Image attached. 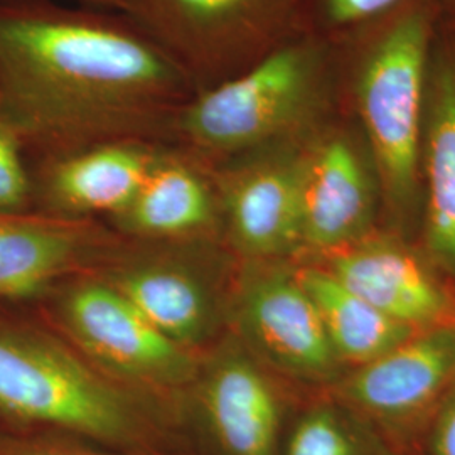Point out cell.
<instances>
[{"label":"cell","mask_w":455,"mask_h":455,"mask_svg":"<svg viewBox=\"0 0 455 455\" xmlns=\"http://www.w3.org/2000/svg\"><path fill=\"white\" fill-rule=\"evenodd\" d=\"M73 2L82 4V5H90V7H97V9L116 11V12L125 11V0H73Z\"/></svg>","instance_id":"obj_24"},{"label":"cell","mask_w":455,"mask_h":455,"mask_svg":"<svg viewBox=\"0 0 455 455\" xmlns=\"http://www.w3.org/2000/svg\"><path fill=\"white\" fill-rule=\"evenodd\" d=\"M0 455H131L90 442L43 434L0 430Z\"/></svg>","instance_id":"obj_22"},{"label":"cell","mask_w":455,"mask_h":455,"mask_svg":"<svg viewBox=\"0 0 455 455\" xmlns=\"http://www.w3.org/2000/svg\"><path fill=\"white\" fill-rule=\"evenodd\" d=\"M455 383V324L419 331L332 385L334 398L371 427L405 432L428 420Z\"/></svg>","instance_id":"obj_12"},{"label":"cell","mask_w":455,"mask_h":455,"mask_svg":"<svg viewBox=\"0 0 455 455\" xmlns=\"http://www.w3.org/2000/svg\"><path fill=\"white\" fill-rule=\"evenodd\" d=\"M420 221L428 261L455 276V39L442 24L425 86Z\"/></svg>","instance_id":"obj_17"},{"label":"cell","mask_w":455,"mask_h":455,"mask_svg":"<svg viewBox=\"0 0 455 455\" xmlns=\"http://www.w3.org/2000/svg\"><path fill=\"white\" fill-rule=\"evenodd\" d=\"M297 272L344 368L366 364L419 332L374 309L319 265H302Z\"/></svg>","instance_id":"obj_18"},{"label":"cell","mask_w":455,"mask_h":455,"mask_svg":"<svg viewBox=\"0 0 455 455\" xmlns=\"http://www.w3.org/2000/svg\"><path fill=\"white\" fill-rule=\"evenodd\" d=\"M110 221L139 242H210L223 235L212 165L164 144L131 203Z\"/></svg>","instance_id":"obj_15"},{"label":"cell","mask_w":455,"mask_h":455,"mask_svg":"<svg viewBox=\"0 0 455 455\" xmlns=\"http://www.w3.org/2000/svg\"><path fill=\"white\" fill-rule=\"evenodd\" d=\"M440 24H442V28H445L449 33L452 34L455 39V16L440 17Z\"/></svg>","instance_id":"obj_26"},{"label":"cell","mask_w":455,"mask_h":455,"mask_svg":"<svg viewBox=\"0 0 455 455\" xmlns=\"http://www.w3.org/2000/svg\"><path fill=\"white\" fill-rule=\"evenodd\" d=\"M341 108L339 48L304 33L242 75L196 93L176 116L169 144L214 165L304 140Z\"/></svg>","instance_id":"obj_4"},{"label":"cell","mask_w":455,"mask_h":455,"mask_svg":"<svg viewBox=\"0 0 455 455\" xmlns=\"http://www.w3.org/2000/svg\"><path fill=\"white\" fill-rule=\"evenodd\" d=\"M383 212L373 156L341 108L302 148L300 253L324 259L370 236Z\"/></svg>","instance_id":"obj_8"},{"label":"cell","mask_w":455,"mask_h":455,"mask_svg":"<svg viewBox=\"0 0 455 455\" xmlns=\"http://www.w3.org/2000/svg\"><path fill=\"white\" fill-rule=\"evenodd\" d=\"M169 403L100 371L44 327L0 315V430L43 432L131 455H174Z\"/></svg>","instance_id":"obj_2"},{"label":"cell","mask_w":455,"mask_h":455,"mask_svg":"<svg viewBox=\"0 0 455 455\" xmlns=\"http://www.w3.org/2000/svg\"><path fill=\"white\" fill-rule=\"evenodd\" d=\"M227 325L272 373L329 387L346 373L289 260H243L229 285Z\"/></svg>","instance_id":"obj_7"},{"label":"cell","mask_w":455,"mask_h":455,"mask_svg":"<svg viewBox=\"0 0 455 455\" xmlns=\"http://www.w3.org/2000/svg\"><path fill=\"white\" fill-rule=\"evenodd\" d=\"M435 0H405L390 14L336 43L342 110L373 156L383 212L407 229L422 216V139L430 51L439 29Z\"/></svg>","instance_id":"obj_3"},{"label":"cell","mask_w":455,"mask_h":455,"mask_svg":"<svg viewBox=\"0 0 455 455\" xmlns=\"http://www.w3.org/2000/svg\"><path fill=\"white\" fill-rule=\"evenodd\" d=\"M0 95L33 157L108 140L169 144L196 90L124 12L0 0Z\"/></svg>","instance_id":"obj_1"},{"label":"cell","mask_w":455,"mask_h":455,"mask_svg":"<svg viewBox=\"0 0 455 455\" xmlns=\"http://www.w3.org/2000/svg\"><path fill=\"white\" fill-rule=\"evenodd\" d=\"M51 293L61 336L100 371L163 400L195 385L201 356L167 338L100 276L68 278Z\"/></svg>","instance_id":"obj_6"},{"label":"cell","mask_w":455,"mask_h":455,"mask_svg":"<svg viewBox=\"0 0 455 455\" xmlns=\"http://www.w3.org/2000/svg\"><path fill=\"white\" fill-rule=\"evenodd\" d=\"M191 420L212 455H282L285 400L267 370L231 332L201 358Z\"/></svg>","instance_id":"obj_11"},{"label":"cell","mask_w":455,"mask_h":455,"mask_svg":"<svg viewBox=\"0 0 455 455\" xmlns=\"http://www.w3.org/2000/svg\"><path fill=\"white\" fill-rule=\"evenodd\" d=\"M347 291L413 331L455 324L452 295L430 261L396 235L376 233L323 259Z\"/></svg>","instance_id":"obj_14"},{"label":"cell","mask_w":455,"mask_h":455,"mask_svg":"<svg viewBox=\"0 0 455 455\" xmlns=\"http://www.w3.org/2000/svg\"><path fill=\"white\" fill-rule=\"evenodd\" d=\"M439 7L440 17L455 16V0H435Z\"/></svg>","instance_id":"obj_25"},{"label":"cell","mask_w":455,"mask_h":455,"mask_svg":"<svg viewBox=\"0 0 455 455\" xmlns=\"http://www.w3.org/2000/svg\"><path fill=\"white\" fill-rule=\"evenodd\" d=\"M282 455H387L374 428L336 398L302 410L287 428Z\"/></svg>","instance_id":"obj_19"},{"label":"cell","mask_w":455,"mask_h":455,"mask_svg":"<svg viewBox=\"0 0 455 455\" xmlns=\"http://www.w3.org/2000/svg\"><path fill=\"white\" fill-rule=\"evenodd\" d=\"M124 14L163 49L196 93L307 33L300 0H125Z\"/></svg>","instance_id":"obj_5"},{"label":"cell","mask_w":455,"mask_h":455,"mask_svg":"<svg viewBox=\"0 0 455 455\" xmlns=\"http://www.w3.org/2000/svg\"><path fill=\"white\" fill-rule=\"evenodd\" d=\"M0 210L33 212V188L26 146L0 95Z\"/></svg>","instance_id":"obj_21"},{"label":"cell","mask_w":455,"mask_h":455,"mask_svg":"<svg viewBox=\"0 0 455 455\" xmlns=\"http://www.w3.org/2000/svg\"><path fill=\"white\" fill-rule=\"evenodd\" d=\"M428 455H455V383L427 423Z\"/></svg>","instance_id":"obj_23"},{"label":"cell","mask_w":455,"mask_h":455,"mask_svg":"<svg viewBox=\"0 0 455 455\" xmlns=\"http://www.w3.org/2000/svg\"><path fill=\"white\" fill-rule=\"evenodd\" d=\"M152 243L107 261L98 276L167 338L197 353L227 324L223 268L196 251V242Z\"/></svg>","instance_id":"obj_9"},{"label":"cell","mask_w":455,"mask_h":455,"mask_svg":"<svg viewBox=\"0 0 455 455\" xmlns=\"http://www.w3.org/2000/svg\"><path fill=\"white\" fill-rule=\"evenodd\" d=\"M161 146L108 140L28 157L33 212L66 220L112 218L131 203Z\"/></svg>","instance_id":"obj_13"},{"label":"cell","mask_w":455,"mask_h":455,"mask_svg":"<svg viewBox=\"0 0 455 455\" xmlns=\"http://www.w3.org/2000/svg\"><path fill=\"white\" fill-rule=\"evenodd\" d=\"M307 33L341 43L374 20L390 14L405 0H300Z\"/></svg>","instance_id":"obj_20"},{"label":"cell","mask_w":455,"mask_h":455,"mask_svg":"<svg viewBox=\"0 0 455 455\" xmlns=\"http://www.w3.org/2000/svg\"><path fill=\"white\" fill-rule=\"evenodd\" d=\"M307 139L212 165L221 231L242 260H289L300 253L302 148Z\"/></svg>","instance_id":"obj_10"},{"label":"cell","mask_w":455,"mask_h":455,"mask_svg":"<svg viewBox=\"0 0 455 455\" xmlns=\"http://www.w3.org/2000/svg\"><path fill=\"white\" fill-rule=\"evenodd\" d=\"M110 235L93 220L0 210V302L33 300L108 250Z\"/></svg>","instance_id":"obj_16"}]
</instances>
